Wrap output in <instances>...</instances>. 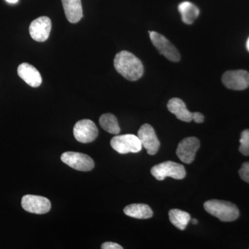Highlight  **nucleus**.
Returning <instances> with one entry per match:
<instances>
[{
  "instance_id": "1",
  "label": "nucleus",
  "mask_w": 249,
  "mask_h": 249,
  "mask_svg": "<svg viewBox=\"0 0 249 249\" xmlns=\"http://www.w3.org/2000/svg\"><path fill=\"white\" fill-rule=\"evenodd\" d=\"M114 65L118 73L130 81L139 80L143 74L144 68L142 61L127 51H122L116 54Z\"/></svg>"
},
{
  "instance_id": "2",
  "label": "nucleus",
  "mask_w": 249,
  "mask_h": 249,
  "mask_svg": "<svg viewBox=\"0 0 249 249\" xmlns=\"http://www.w3.org/2000/svg\"><path fill=\"white\" fill-rule=\"evenodd\" d=\"M204 207L209 214L218 218L222 222H232L240 215L237 206L229 201L213 199L206 201Z\"/></svg>"
},
{
  "instance_id": "3",
  "label": "nucleus",
  "mask_w": 249,
  "mask_h": 249,
  "mask_svg": "<svg viewBox=\"0 0 249 249\" xmlns=\"http://www.w3.org/2000/svg\"><path fill=\"white\" fill-rule=\"evenodd\" d=\"M151 174L159 181H163L168 177L175 179H183L186 175V170L183 165L170 160L152 167Z\"/></svg>"
},
{
  "instance_id": "4",
  "label": "nucleus",
  "mask_w": 249,
  "mask_h": 249,
  "mask_svg": "<svg viewBox=\"0 0 249 249\" xmlns=\"http://www.w3.org/2000/svg\"><path fill=\"white\" fill-rule=\"evenodd\" d=\"M110 144L112 148L120 154L137 153L142 147L138 136L130 134L113 137Z\"/></svg>"
},
{
  "instance_id": "5",
  "label": "nucleus",
  "mask_w": 249,
  "mask_h": 249,
  "mask_svg": "<svg viewBox=\"0 0 249 249\" xmlns=\"http://www.w3.org/2000/svg\"><path fill=\"white\" fill-rule=\"evenodd\" d=\"M150 37L155 48L160 53L164 55L165 58L172 62H178L180 60V54L178 49L170 42L166 37L155 31H150Z\"/></svg>"
},
{
  "instance_id": "6",
  "label": "nucleus",
  "mask_w": 249,
  "mask_h": 249,
  "mask_svg": "<svg viewBox=\"0 0 249 249\" xmlns=\"http://www.w3.org/2000/svg\"><path fill=\"white\" fill-rule=\"evenodd\" d=\"M61 160L73 169L88 172L94 168V162L89 156L80 152H66L61 156Z\"/></svg>"
},
{
  "instance_id": "7",
  "label": "nucleus",
  "mask_w": 249,
  "mask_h": 249,
  "mask_svg": "<svg viewBox=\"0 0 249 249\" xmlns=\"http://www.w3.org/2000/svg\"><path fill=\"white\" fill-rule=\"evenodd\" d=\"M98 130L96 124L89 119L78 121L73 127V135L77 142L88 143L97 138Z\"/></svg>"
},
{
  "instance_id": "8",
  "label": "nucleus",
  "mask_w": 249,
  "mask_h": 249,
  "mask_svg": "<svg viewBox=\"0 0 249 249\" xmlns=\"http://www.w3.org/2000/svg\"><path fill=\"white\" fill-rule=\"evenodd\" d=\"M226 88L232 90H244L249 87V73L245 70L228 71L222 76Z\"/></svg>"
},
{
  "instance_id": "9",
  "label": "nucleus",
  "mask_w": 249,
  "mask_h": 249,
  "mask_svg": "<svg viewBox=\"0 0 249 249\" xmlns=\"http://www.w3.org/2000/svg\"><path fill=\"white\" fill-rule=\"evenodd\" d=\"M23 209L34 214H45L52 207L50 201L45 196L27 195L23 196L21 202Z\"/></svg>"
},
{
  "instance_id": "10",
  "label": "nucleus",
  "mask_w": 249,
  "mask_h": 249,
  "mask_svg": "<svg viewBox=\"0 0 249 249\" xmlns=\"http://www.w3.org/2000/svg\"><path fill=\"white\" fill-rule=\"evenodd\" d=\"M200 147V142L196 137H191L183 139L178 143L177 155L183 163L191 164L196 158V152Z\"/></svg>"
},
{
  "instance_id": "11",
  "label": "nucleus",
  "mask_w": 249,
  "mask_h": 249,
  "mask_svg": "<svg viewBox=\"0 0 249 249\" xmlns=\"http://www.w3.org/2000/svg\"><path fill=\"white\" fill-rule=\"evenodd\" d=\"M138 137L142 142V146L146 149L148 155H155L160 150V141L157 138L155 129L150 124H142L139 129Z\"/></svg>"
},
{
  "instance_id": "12",
  "label": "nucleus",
  "mask_w": 249,
  "mask_h": 249,
  "mask_svg": "<svg viewBox=\"0 0 249 249\" xmlns=\"http://www.w3.org/2000/svg\"><path fill=\"white\" fill-rule=\"evenodd\" d=\"M52 30L50 18L43 16L33 21L29 26L31 37L37 42H45L49 38Z\"/></svg>"
},
{
  "instance_id": "13",
  "label": "nucleus",
  "mask_w": 249,
  "mask_h": 249,
  "mask_svg": "<svg viewBox=\"0 0 249 249\" xmlns=\"http://www.w3.org/2000/svg\"><path fill=\"white\" fill-rule=\"evenodd\" d=\"M18 73V76L32 88H38L42 84V79L40 72L30 64L24 62L19 65Z\"/></svg>"
},
{
  "instance_id": "14",
  "label": "nucleus",
  "mask_w": 249,
  "mask_h": 249,
  "mask_svg": "<svg viewBox=\"0 0 249 249\" xmlns=\"http://www.w3.org/2000/svg\"><path fill=\"white\" fill-rule=\"evenodd\" d=\"M65 16L69 22L77 23L83 18L81 0H62Z\"/></svg>"
},
{
  "instance_id": "15",
  "label": "nucleus",
  "mask_w": 249,
  "mask_h": 249,
  "mask_svg": "<svg viewBox=\"0 0 249 249\" xmlns=\"http://www.w3.org/2000/svg\"><path fill=\"white\" fill-rule=\"evenodd\" d=\"M168 109L180 121L187 123L193 121V113L188 111L186 104L180 98H173L170 99L168 101Z\"/></svg>"
},
{
  "instance_id": "16",
  "label": "nucleus",
  "mask_w": 249,
  "mask_h": 249,
  "mask_svg": "<svg viewBox=\"0 0 249 249\" xmlns=\"http://www.w3.org/2000/svg\"><path fill=\"white\" fill-rule=\"evenodd\" d=\"M124 213L129 217L135 219H145L151 218L153 216V211L147 204H133L126 206Z\"/></svg>"
},
{
  "instance_id": "17",
  "label": "nucleus",
  "mask_w": 249,
  "mask_h": 249,
  "mask_svg": "<svg viewBox=\"0 0 249 249\" xmlns=\"http://www.w3.org/2000/svg\"><path fill=\"white\" fill-rule=\"evenodd\" d=\"M178 10L181 16V19L185 24H191L198 18L199 10L190 1H183L178 5Z\"/></svg>"
},
{
  "instance_id": "18",
  "label": "nucleus",
  "mask_w": 249,
  "mask_h": 249,
  "mask_svg": "<svg viewBox=\"0 0 249 249\" xmlns=\"http://www.w3.org/2000/svg\"><path fill=\"white\" fill-rule=\"evenodd\" d=\"M170 221L175 227L183 231L191 220V215L185 211L172 209L169 212Z\"/></svg>"
},
{
  "instance_id": "19",
  "label": "nucleus",
  "mask_w": 249,
  "mask_h": 249,
  "mask_svg": "<svg viewBox=\"0 0 249 249\" xmlns=\"http://www.w3.org/2000/svg\"><path fill=\"white\" fill-rule=\"evenodd\" d=\"M100 125L104 130L112 134L120 133L121 128L117 119L112 114H104L100 117Z\"/></svg>"
},
{
  "instance_id": "20",
  "label": "nucleus",
  "mask_w": 249,
  "mask_h": 249,
  "mask_svg": "<svg viewBox=\"0 0 249 249\" xmlns=\"http://www.w3.org/2000/svg\"><path fill=\"white\" fill-rule=\"evenodd\" d=\"M239 150L242 155L249 156V129H245L241 134Z\"/></svg>"
},
{
  "instance_id": "21",
  "label": "nucleus",
  "mask_w": 249,
  "mask_h": 249,
  "mask_svg": "<svg viewBox=\"0 0 249 249\" xmlns=\"http://www.w3.org/2000/svg\"><path fill=\"white\" fill-rule=\"evenodd\" d=\"M239 174L244 181L249 183V162H246L242 164Z\"/></svg>"
},
{
  "instance_id": "22",
  "label": "nucleus",
  "mask_w": 249,
  "mask_h": 249,
  "mask_svg": "<svg viewBox=\"0 0 249 249\" xmlns=\"http://www.w3.org/2000/svg\"><path fill=\"white\" fill-rule=\"evenodd\" d=\"M102 249H123V247L114 242H107L103 243L101 246Z\"/></svg>"
},
{
  "instance_id": "23",
  "label": "nucleus",
  "mask_w": 249,
  "mask_h": 249,
  "mask_svg": "<svg viewBox=\"0 0 249 249\" xmlns=\"http://www.w3.org/2000/svg\"><path fill=\"white\" fill-rule=\"evenodd\" d=\"M193 120L196 124H201L204 121V116L200 112L193 113Z\"/></svg>"
},
{
  "instance_id": "24",
  "label": "nucleus",
  "mask_w": 249,
  "mask_h": 249,
  "mask_svg": "<svg viewBox=\"0 0 249 249\" xmlns=\"http://www.w3.org/2000/svg\"><path fill=\"white\" fill-rule=\"evenodd\" d=\"M8 2L11 3V4H15V3H17L18 0H6Z\"/></svg>"
},
{
  "instance_id": "25",
  "label": "nucleus",
  "mask_w": 249,
  "mask_h": 249,
  "mask_svg": "<svg viewBox=\"0 0 249 249\" xmlns=\"http://www.w3.org/2000/svg\"><path fill=\"white\" fill-rule=\"evenodd\" d=\"M192 222H193V224H197L198 221L196 219H192Z\"/></svg>"
},
{
  "instance_id": "26",
  "label": "nucleus",
  "mask_w": 249,
  "mask_h": 249,
  "mask_svg": "<svg viewBox=\"0 0 249 249\" xmlns=\"http://www.w3.org/2000/svg\"><path fill=\"white\" fill-rule=\"evenodd\" d=\"M247 50H248L249 52V37L248 38V40H247Z\"/></svg>"
}]
</instances>
